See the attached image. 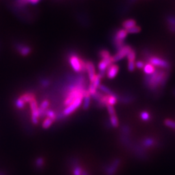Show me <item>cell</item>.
Returning <instances> with one entry per match:
<instances>
[{
    "instance_id": "cell-1",
    "label": "cell",
    "mask_w": 175,
    "mask_h": 175,
    "mask_svg": "<svg viewBox=\"0 0 175 175\" xmlns=\"http://www.w3.org/2000/svg\"><path fill=\"white\" fill-rule=\"evenodd\" d=\"M151 77L148 78V84L151 89H155L158 84H163L165 81V73L162 71H154V73L150 75Z\"/></svg>"
},
{
    "instance_id": "cell-2",
    "label": "cell",
    "mask_w": 175,
    "mask_h": 175,
    "mask_svg": "<svg viewBox=\"0 0 175 175\" xmlns=\"http://www.w3.org/2000/svg\"><path fill=\"white\" fill-rule=\"evenodd\" d=\"M70 63L72 68L77 72L86 70V63L76 55H72L70 58Z\"/></svg>"
},
{
    "instance_id": "cell-3",
    "label": "cell",
    "mask_w": 175,
    "mask_h": 175,
    "mask_svg": "<svg viewBox=\"0 0 175 175\" xmlns=\"http://www.w3.org/2000/svg\"><path fill=\"white\" fill-rule=\"evenodd\" d=\"M127 35L128 33L125 29H120L116 32L114 40L115 45H116V47L118 50L124 45V40L127 38Z\"/></svg>"
},
{
    "instance_id": "cell-4",
    "label": "cell",
    "mask_w": 175,
    "mask_h": 175,
    "mask_svg": "<svg viewBox=\"0 0 175 175\" xmlns=\"http://www.w3.org/2000/svg\"><path fill=\"white\" fill-rule=\"evenodd\" d=\"M83 97H84V96L79 97L76 99L74 101H73L70 104L67 106L66 108L64 110V112H63L64 116H68V115H70L71 114H72L73 112H74L78 107H80L81 104L82 103Z\"/></svg>"
},
{
    "instance_id": "cell-5",
    "label": "cell",
    "mask_w": 175,
    "mask_h": 175,
    "mask_svg": "<svg viewBox=\"0 0 175 175\" xmlns=\"http://www.w3.org/2000/svg\"><path fill=\"white\" fill-rule=\"evenodd\" d=\"M131 49L132 48L130 45H124L121 48L118 50L117 53L114 57H112L113 63L123 59L126 56H127V54L130 51Z\"/></svg>"
},
{
    "instance_id": "cell-6",
    "label": "cell",
    "mask_w": 175,
    "mask_h": 175,
    "mask_svg": "<svg viewBox=\"0 0 175 175\" xmlns=\"http://www.w3.org/2000/svg\"><path fill=\"white\" fill-rule=\"evenodd\" d=\"M30 103V108L32 114V121L34 124H37L38 122V117L40 116L39 108L38 107V104L36 100L32 101Z\"/></svg>"
},
{
    "instance_id": "cell-7",
    "label": "cell",
    "mask_w": 175,
    "mask_h": 175,
    "mask_svg": "<svg viewBox=\"0 0 175 175\" xmlns=\"http://www.w3.org/2000/svg\"><path fill=\"white\" fill-rule=\"evenodd\" d=\"M120 165V160L116 159L111 163V164L108 165L104 169V173L106 175H115L117 172V170Z\"/></svg>"
},
{
    "instance_id": "cell-8",
    "label": "cell",
    "mask_w": 175,
    "mask_h": 175,
    "mask_svg": "<svg viewBox=\"0 0 175 175\" xmlns=\"http://www.w3.org/2000/svg\"><path fill=\"white\" fill-rule=\"evenodd\" d=\"M149 62L153 66H158V67L165 68V69H167L170 66L168 62L165 61V60H163L162 58H160L158 57H156L150 58L149 60Z\"/></svg>"
},
{
    "instance_id": "cell-9",
    "label": "cell",
    "mask_w": 175,
    "mask_h": 175,
    "mask_svg": "<svg viewBox=\"0 0 175 175\" xmlns=\"http://www.w3.org/2000/svg\"><path fill=\"white\" fill-rule=\"evenodd\" d=\"M119 70V68L117 65L114 64H112L111 65H110L107 68L106 74H107V76L108 79H112L116 77L117 74L118 73Z\"/></svg>"
},
{
    "instance_id": "cell-10",
    "label": "cell",
    "mask_w": 175,
    "mask_h": 175,
    "mask_svg": "<svg viewBox=\"0 0 175 175\" xmlns=\"http://www.w3.org/2000/svg\"><path fill=\"white\" fill-rule=\"evenodd\" d=\"M113 64L112 57L108 58L101 59V61L98 64V68L100 72H105L110 65Z\"/></svg>"
},
{
    "instance_id": "cell-11",
    "label": "cell",
    "mask_w": 175,
    "mask_h": 175,
    "mask_svg": "<svg viewBox=\"0 0 175 175\" xmlns=\"http://www.w3.org/2000/svg\"><path fill=\"white\" fill-rule=\"evenodd\" d=\"M86 71L88 73V75L90 81H91V82H93L96 76L94 64L91 62H86Z\"/></svg>"
},
{
    "instance_id": "cell-12",
    "label": "cell",
    "mask_w": 175,
    "mask_h": 175,
    "mask_svg": "<svg viewBox=\"0 0 175 175\" xmlns=\"http://www.w3.org/2000/svg\"><path fill=\"white\" fill-rule=\"evenodd\" d=\"M105 103L107 105L114 106L117 103V97L114 94L105 95Z\"/></svg>"
},
{
    "instance_id": "cell-13",
    "label": "cell",
    "mask_w": 175,
    "mask_h": 175,
    "mask_svg": "<svg viewBox=\"0 0 175 175\" xmlns=\"http://www.w3.org/2000/svg\"><path fill=\"white\" fill-rule=\"evenodd\" d=\"M122 25L123 27V29L127 30L131 28V27L136 25V21L134 19H128L123 22Z\"/></svg>"
},
{
    "instance_id": "cell-14",
    "label": "cell",
    "mask_w": 175,
    "mask_h": 175,
    "mask_svg": "<svg viewBox=\"0 0 175 175\" xmlns=\"http://www.w3.org/2000/svg\"><path fill=\"white\" fill-rule=\"evenodd\" d=\"M17 49L19 51L20 54L23 56H26L31 52V48L28 46H23L21 45H17Z\"/></svg>"
},
{
    "instance_id": "cell-15",
    "label": "cell",
    "mask_w": 175,
    "mask_h": 175,
    "mask_svg": "<svg viewBox=\"0 0 175 175\" xmlns=\"http://www.w3.org/2000/svg\"><path fill=\"white\" fill-rule=\"evenodd\" d=\"M90 94H89L88 91H86L84 95V104H83V108L87 110L90 107Z\"/></svg>"
},
{
    "instance_id": "cell-16",
    "label": "cell",
    "mask_w": 175,
    "mask_h": 175,
    "mask_svg": "<svg viewBox=\"0 0 175 175\" xmlns=\"http://www.w3.org/2000/svg\"><path fill=\"white\" fill-rule=\"evenodd\" d=\"M20 97L22 99V100L24 101L25 103H30L32 101L35 99V96L34 94L31 93H27L23 95H21Z\"/></svg>"
},
{
    "instance_id": "cell-17",
    "label": "cell",
    "mask_w": 175,
    "mask_h": 175,
    "mask_svg": "<svg viewBox=\"0 0 175 175\" xmlns=\"http://www.w3.org/2000/svg\"><path fill=\"white\" fill-rule=\"evenodd\" d=\"M144 72L148 75H152L155 71V69L154 68V66L152 65V64L150 63L147 64L144 66Z\"/></svg>"
},
{
    "instance_id": "cell-18",
    "label": "cell",
    "mask_w": 175,
    "mask_h": 175,
    "mask_svg": "<svg viewBox=\"0 0 175 175\" xmlns=\"http://www.w3.org/2000/svg\"><path fill=\"white\" fill-rule=\"evenodd\" d=\"M83 171H84V169L78 164L72 167V174L73 175H81Z\"/></svg>"
},
{
    "instance_id": "cell-19",
    "label": "cell",
    "mask_w": 175,
    "mask_h": 175,
    "mask_svg": "<svg viewBox=\"0 0 175 175\" xmlns=\"http://www.w3.org/2000/svg\"><path fill=\"white\" fill-rule=\"evenodd\" d=\"M166 21L168 24V27H175V16L173 15H169L165 18Z\"/></svg>"
},
{
    "instance_id": "cell-20",
    "label": "cell",
    "mask_w": 175,
    "mask_h": 175,
    "mask_svg": "<svg viewBox=\"0 0 175 175\" xmlns=\"http://www.w3.org/2000/svg\"><path fill=\"white\" fill-rule=\"evenodd\" d=\"M128 34H136L140 33L141 31V27L140 26H137V25H135L131 28L128 29L127 30Z\"/></svg>"
},
{
    "instance_id": "cell-21",
    "label": "cell",
    "mask_w": 175,
    "mask_h": 175,
    "mask_svg": "<svg viewBox=\"0 0 175 175\" xmlns=\"http://www.w3.org/2000/svg\"><path fill=\"white\" fill-rule=\"evenodd\" d=\"M128 62H135L136 59V52L134 49H131L130 51L127 54Z\"/></svg>"
},
{
    "instance_id": "cell-22",
    "label": "cell",
    "mask_w": 175,
    "mask_h": 175,
    "mask_svg": "<svg viewBox=\"0 0 175 175\" xmlns=\"http://www.w3.org/2000/svg\"><path fill=\"white\" fill-rule=\"evenodd\" d=\"M44 165V160L42 158H38L35 161V166L36 167L40 169H42Z\"/></svg>"
},
{
    "instance_id": "cell-23",
    "label": "cell",
    "mask_w": 175,
    "mask_h": 175,
    "mask_svg": "<svg viewBox=\"0 0 175 175\" xmlns=\"http://www.w3.org/2000/svg\"><path fill=\"white\" fill-rule=\"evenodd\" d=\"M48 106H49V101H44L42 103V104H40V107L39 108V112H40V116L42 114V111L44 112L48 108Z\"/></svg>"
},
{
    "instance_id": "cell-24",
    "label": "cell",
    "mask_w": 175,
    "mask_h": 175,
    "mask_svg": "<svg viewBox=\"0 0 175 175\" xmlns=\"http://www.w3.org/2000/svg\"><path fill=\"white\" fill-rule=\"evenodd\" d=\"M110 122H111V125L114 127H117L119 125L118 119L116 116V115H114V116H110Z\"/></svg>"
},
{
    "instance_id": "cell-25",
    "label": "cell",
    "mask_w": 175,
    "mask_h": 175,
    "mask_svg": "<svg viewBox=\"0 0 175 175\" xmlns=\"http://www.w3.org/2000/svg\"><path fill=\"white\" fill-rule=\"evenodd\" d=\"M25 102L24 101L22 100V99L21 97H19L18 98L16 101V102H15V104H16V107L18 108H19V109H21L24 107V106H25Z\"/></svg>"
},
{
    "instance_id": "cell-26",
    "label": "cell",
    "mask_w": 175,
    "mask_h": 175,
    "mask_svg": "<svg viewBox=\"0 0 175 175\" xmlns=\"http://www.w3.org/2000/svg\"><path fill=\"white\" fill-rule=\"evenodd\" d=\"M53 121L52 119H51L50 118H46L45 120L42 123V127L44 128H48L51 125H52Z\"/></svg>"
},
{
    "instance_id": "cell-27",
    "label": "cell",
    "mask_w": 175,
    "mask_h": 175,
    "mask_svg": "<svg viewBox=\"0 0 175 175\" xmlns=\"http://www.w3.org/2000/svg\"><path fill=\"white\" fill-rule=\"evenodd\" d=\"M100 57L101 59L108 58L111 57V55L107 50H101L100 51Z\"/></svg>"
},
{
    "instance_id": "cell-28",
    "label": "cell",
    "mask_w": 175,
    "mask_h": 175,
    "mask_svg": "<svg viewBox=\"0 0 175 175\" xmlns=\"http://www.w3.org/2000/svg\"><path fill=\"white\" fill-rule=\"evenodd\" d=\"M98 88H99L101 91H102L104 92V93L106 94V95H112V94H113L112 92L111 91V90H110V89H108V88L106 87L105 86L100 85V86H99Z\"/></svg>"
},
{
    "instance_id": "cell-29",
    "label": "cell",
    "mask_w": 175,
    "mask_h": 175,
    "mask_svg": "<svg viewBox=\"0 0 175 175\" xmlns=\"http://www.w3.org/2000/svg\"><path fill=\"white\" fill-rule=\"evenodd\" d=\"M45 115L48 116V117L50 118L51 119H52L53 121L56 119L55 114L54 113L53 111H52V110H47V111H45Z\"/></svg>"
},
{
    "instance_id": "cell-30",
    "label": "cell",
    "mask_w": 175,
    "mask_h": 175,
    "mask_svg": "<svg viewBox=\"0 0 175 175\" xmlns=\"http://www.w3.org/2000/svg\"><path fill=\"white\" fill-rule=\"evenodd\" d=\"M165 124L166 126L175 130V121L170 120V119H166V120L165 121Z\"/></svg>"
},
{
    "instance_id": "cell-31",
    "label": "cell",
    "mask_w": 175,
    "mask_h": 175,
    "mask_svg": "<svg viewBox=\"0 0 175 175\" xmlns=\"http://www.w3.org/2000/svg\"><path fill=\"white\" fill-rule=\"evenodd\" d=\"M106 107H107V110H108V114L110 116H114V115H116V110H115V109L114 108V106L107 105Z\"/></svg>"
},
{
    "instance_id": "cell-32",
    "label": "cell",
    "mask_w": 175,
    "mask_h": 175,
    "mask_svg": "<svg viewBox=\"0 0 175 175\" xmlns=\"http://www.w3.org/2000/svg\"><path fill=\"white\" fill-rule=\"evenodd\" d=\"M135 68V62H128V69L130 71H133Z\"/></svg>"
},
{
    "instance_id": "cell-33",
    "label": "cell",
    "mask_w": 175,
    "mask_h": 175,
    "mask_svg": "<svg viewBox=\"0 0 175 175\" xmlns=\"http://www.w3.org/2000/svg\"><path fill=\"white\" fill-rule=\"evenodd\" d=\"M141 117L144 121H147L149 120L150 116H149V114L146 112H144L141 114Z\"/></svg>"
},
{
    "instance_id": "cell-34",
    "label": "cell",
    "mask_w": 175,
    "mask_h": 175,
    "mask_svg": "<svg viewBox=\"0 0 175 175\" xmlns=\"http://www.w3.org/2000/svg\"><path fill=\"white\" fill-rule=\"evenodd\" d=\"M153 140H150V139H147L144 142V145L145 146H147V147H150L153 145Z\"/></svg>"
},
{
    "instance_id": "cell-35",
    "label": "cell",
    "mask_w": 175,
    "mask_h": 175,
    "mask_svg": "<svg viewBox=\"0 0 175 175\" xmlns=\"http://www.w3.org/2000/svg\"><path fill=\"white\" fill-rule=\"evenodd\" d=\"M135 66L139 69H141V68H144V64L141 61H137L136 63H135Z\"/></svg>"
},
{
    "instance_id": "cell-36",
    "label": "cell",
    "mask_w": 175,
    "mask_h": 175,
    "mask_svg": "<svg viewBox=\"0 0 175 175\" xmlns=\"http://www.w3.org/2000/svg\"><path fill=\"white\" fill-rule=\"evenodd\" d=\"M81 175H90V174H89L88 173V172L86 171V170H84V171H82Z\"/></svg>"
},
{
    "instance_id": "cell-37",
    "label": "cell",
    "mask_w": 175,
    "mask_h": 175,
    "mask_svg": "<svg viewBox=\"0 0 175 175\" xmlns=\"http://www.w3.org/2000/svg\"><path fill=\"white\" fill-rule=\"evenodd\" d=\"M0 175H5V174L3 173H0Z\"/></svg>"
}]
</instances>
